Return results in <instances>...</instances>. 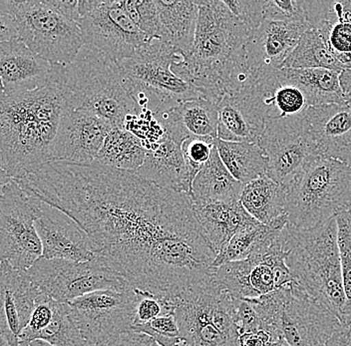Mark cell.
Listing matches in <instances>:
<instances>
[{"label": "cell", "instance_id": "6da1fadb", "mask_svg": "<svg viewBox=\"0 0 351 346\" xmlns=\"http://www.w3.org/2000/svg\"><path fill=\"white\" fill-rule=\"evenodd\" d=\"M16 182L70 217L134 290L175 301L212 279L217 253L185 193L96 163L49 162Z\"/></svg>", "mask_w": 351, "mask_h": 346}, {"label": "cell", "instance_id": "7a4b0ae2", "mask_svg": "<svg viewBox=\"0 0 351 346\" xmlns=\"http://www.w3.org/2000/svg\"><path fill=\"white\" fill-rule=\"evenodd\" d=\"M199 6L194 45L172 66L202 98L217 105L226 94L254 84L247 70L245 45L252 30L223 0H196Z\"/></svg>", "mask_w": 351, "mask_h": 346}, {"label": "cell", "instance_id": "3957f363", "mask_svg": "<svg viewBox=\"0 0 351 346\" xmlns=\"http://www.w3.org/2000/svg\"><path fill=\"white\" fill-rule=\"evenodd\" d=\"M66 109L51 75L40 88L0 96V167L11 178H23L51 162Z\"/></svg>", "mask_w": 351, "mask_h": 346}, {"label": "cell", "instance_id": "277c9868", "mask_svg": "<svg viewBox=\"0 0 351 346\" xmlns=\"http://www.w3.org/2000/svg\"><path fill=\"white\" fill-rule=\"evenodd\" d=\"M50 75L60 87L70 110L91 112L123 130L138 115L119 65L94 46L83 45L69 64H52Z\"/></svg>", "mask_w": 351, "mask_h": 346}, {"label": "cell", "instance_id": "5b68a950", "mask_svg": "<svg viewBox=\"0 0 351 346\" xmlns=\"http://www.w3.org/2000/svg\"><path fill=\"white\" fill-rule=\"evenodd\" d=\"M280 236L293 280L341 321L346 295L337 217L307 230L287 223Z\"/></svg>", "mask_w": 351, "mask_h": 346}, {"label": "cell", "instance_id": "8992f818", "mask_svg": "<svg viewBox=\"0 0 351 346\" xmlns=\"http://www.w3.org/2000/svg\"><path fill=\"white\" fill-rule=\"evenodd\" d=\"M351 205V168L322 155L311 158L287 188L285 214L296 229L328 222Z\"/></svg>", "mask_w": 351, "mask_h": 346}, {"label": "cell", "instance_id": "52a82bcc", "mask_svg": "<svg viewBox=\"0 0 351 346\" xmlns=\"http://www.w3.org/2000/svg\"><path fill=\"white\" fill-rule=\"evenodd\" d=\"M181 57L170 43L153 39L133 56L117 62L138 115L151 114L156 118L180 103L202 98L173 72V64Z\"/></svg>", "mask_w": 351, "mask_h": 346}, {"label": "cell", "instance_id": "ba28073f", "mask_svg": "<svg viewBox=\"0 0 351 346\" xmlns=\"http://www.w3.org/2000/svg\"><path fill=\"white\" fill-rule=\"evenodd\" d=\"M0 14L12 21L17 38L51 64H69L85 45L78 23L56 0H0Z\"/></svg>", "mask_w": 351, "mask_h": 346}, {"label": "cell", "instance_id": "9c48e42d", "mask_svg": "<svg viewBox=\"0 0 351 346\" xmlns=\"http://www.w3.org/2000/svg\"><path fill=\"white\" fill-rule=\"evenodd\" d=\"M180 334L189 346H240L234 299L214 282L175 299Z\"/></svg>", "mask_w": 351, "mask_h": 346}, {"label": "cell", "instance_id": "30bf717a", "mask_svg": "<svg viewBox=\"0 0 351 346\" xmlns=\"http://www.w3.org/2000/svg\"><path fill=\"white\" fill-rule=\"evenodd\" d=\"M40 200L25 192L14 179L0 187V260L26 271L43 257L35 229Z\"/></svg>", "mask_w": 351, "mask_h": 346}, {"label": "cell", "instance_id": "8fae6325", "mask_svg": "<svg viewBox=\"0 0 351 346\" xmlns=\"http://www.w3.org/2000/svg\"><path fill=\"white\" fill-rule=\"evenodd\" d=\"M26 273L41 293L64 304L93 291L131 288L126 280L98 258L75 262L41 257Z\"/></svg>", "mask_w": 351, "mask_h": 346}, {"label": "cell", "instance_id": "7c38bea8", "mask_svg": "<svg viewBox=\"0 0 351 346\" xmlns=\"http://www.w3.org/2000/svg\"><path fill=\"white\" fill-rule=\"evenodd\" d=\"M78 10L85 45L98 48L116 62L153 40L133 23L123 0H78Z\"/></svg>", "mask_w": 351, "mask_h": 346}, {"label": "cell", "instance_id": "4fadbf2b", "mask_svg": "<svg viewBox=\"0 0 351 346\" xmlns=\"http://www.w3.org/2000/svg\"><path fill=\"white\" fill-rule=\"evenodd\" d=\"M256 144L267 159L265 175L285 188L311 158L319 155L306 112L291 117L267 118Z\"/></svg>", "mask_w": 351, "mask_h": 346}, {"label": "cell", "instance_id": "5bb4252c", "mask_svg": "<svg viewBox=\"0 0 351 346\" xmlns=\"http://www.w3.org/2000/svg\"><path fill=\"white\" fill-rule=\"evenodd\" d=\"M276 334L291 346H324L341 324L295 280L276 291Z\"/></svg>", "mask_w": 351, "mask_h": 346}, {"label": "cell", "instance_id": "9a60e30c", "mask_svg": "<svg viewBox=\"0 0 351 346\" xmlns=\"http://www.w3.org/2000/svg\"><path fill=\"white\" fill-rule=\"evenodd\" d=\"M280 236L267 251L213 269L214 282L239 299H258L289 286L295 280Z\"/></svg>", "mask_w": 351, "mask_h": 346}, {"label": "cell", "instance_id": "2e32d148", "mask_svg": "<svg viewBox=\"0 0 351 346\" xmlns=\"http://www.w3.org/2000/svg\"><path fill=\"white\" fill-rule=\"evenodd\" d=\"M138 295L133 288L93 291L69 302L87 346H105L131 330Z\"/></svg>", "mask_w": 351, "mask_h": 346}, {"label": "cell", "instance_id": "e0dca14e", "mask_svg": "<svg viewBox=\"0 0 351 346\" xmlns=\"http://www.w3.org/2000/svg\"><path fill=\"white\" fill-rule=\"evenodd\" d=\"M278 86L280 82L274 75L249 88L223 95L216 105L219 139L258 143L265 121L273 116V97Z\"/></svg>", "mask_w": 351, "mask_h": 346}, {"label": "cell", "instance_id": "ac0fdd59", "mask_svg": "<svg viewBox=\"0 0 351 346\" xmlns=\"http://www.w3.org/2000/svg\"><path fill=\"white\" fill-rule=\"evenodd\" d=\"M309 28L306 21L265 19L252 30L245 45V60L254 84L278 74Z\"/></svg>", "mask_w": 351, "mask_h": 346}, {"label": "cell", "instance_id": "d6986e66", "mask_svg": "<svg viewBox=\"0 0 351 346\" xmlns=\"http://www.w3.org/2000/svg\"><path fill=\"white\" fill-rule=\"evenodd\" d=\"M114 127L85 110L66 109L61 119L51 162L93 164Z\"/></svg>", "mask_w": 351, "mask_h": 346}, {"label": "cell", "instance_id": "ffe728a7", "mask_svg": "<svg viewBox=\"0 0 351 346\" xmlns=\"http://www.w3.org/2000/svg\"><path fill=\"white\" fill-rule=\"evenodd\" d=\"M35 229L43 246V258L75 262L96 260L87 234L64 212L40 201Z\"/></svg>", "mask_w": 351, "mask_h": 346}, {"label": "cell", "instance_id": "44dd1931", "mask_svg": "<svg viewBox=\"0 0 351 346\" xmlns=\"http://www.w3.org/2000/svg\"><path fill=\"white\" fill-rule=\"evenodd\" d=\"M39 291L26 271L0 260V335L8 345L19 346Z\"/></svg>", "mask_w": 351, "mask_h": 346}, {"label": "cell", "instance_id": "7402d4cb", "mask_svg": "<svg viewBox=\"0 0 351 346\" xmlns=\"http://www.w3.org/2000/svg\"><path fill=\"white\" fill-rule=\"evenodd\" d=\"M306 118L319 155L351 168V107L337 104L308 107Z\"/></svg>", "mask_w": 351, "mask_h": 346}, {"label": "cell", "instance_id": "603a6c76", "mask_svg": "<svg viewBox=\"0 0 351 346\" xmlns=\"http://www.w3.org/2000/svg\"><path fill=\"white\" fill-rule=\"evenodd\" d=\"M52 64L19 38L0 43V78L4 94L23 93L48 82Z\"/></svg>", "mask_w": 351, "mask_h": 346}, {"label": "cell", "instance_id": "cb8c5ba5", "mask_svg": "<svg viewBox=\"0 0 351 346\" xmlns=\"http://www.w3.org/2000/svg\"><path fill=\"white\" fill-rule=\"evenodd\" d=\"M156 119L166 134L181 145L189 138H218V109L205 98L180 103Z\"/></svg>", "mask_w": 351, "mask_h": 346}, {"label": "cell", "instance_id": "d4e9b609", "mask_svg": "<svg viewBox=\"0 0 351 346\" xmlns=\"http://www.w3.org/2000/svg\"><path fill=\"white\" fill-rule=\"evenodd\" d=\"M192 207L206 240L217 255L241 230L261 223L245 211L241 201L197 203Z\"/></svg>", "mask_w": 351, "mask_h": 346}, {"label": "cell", "instance_id": "484cf974", "mask_svg": "<svg viewBox=\"0 0 351 346\" xmlns=\"http://www.w3.org/2000/svg\"><path fill=\"white\" fill-rule=\"evenodd\" d=\"M134 173L165 189L191 193L182 145L168 134L147 152L144 163Z\"/></svg>", "mask_w": 351, "mask_h": 346}, {"label": "cell", "instance_id": "4316f807", "mask_svg": "<svg viewBox=\"0 0 351 346\" xmlns=\"http://www.w3.org/2000/svg\"><path fill=\"white\" fill-rule=\"evenodd\" d=\"M339 76V72L320 68H282L276 74L280 85H293L304 93L308 107L346 105L340 89Z\"/></svg>", "mask_w": 351, "mask_h": 346}, {"label": "cell", "instance_id": "83f0119b", "mask_svg": "<svg viewBox=\"0 0 351 346\" xmlns=\"http://www.w3.org/2000/svg\"><path fill=\"white\" fill-rule=\"evenodd\" d=\"M163 36L181 56L190 53L194 45L199 6L196 0H156Z\"/></svg>", "mask_w": 351, "mask_h": 346}, {"label": "cell", "instance_id": "f1b7e54d", "mask_svg": "<svg viewBox=\"0 0 351 346\" xmlns=\"http://www.w3.org/2000/svg\"><path fill=\"white\" fill-rule=\"evenodd\" d=\"M243 188L223 165L215 146L208 163L193 182L189 197L192 205L240 201Z\"/></svg>", "mask_w": 351, "mask_h": 346}, {"label": "cell", "instance_id": "f546056e", "mask_svg": "<svg viewBox=\"0 0 351 346\" xmlns=\"http://www.w3.org/2000/svg\"><path fill=\"white\" fill-rule=\"evenodd\" d=\"M287 223V214H282L267 225L258 223L241 230L219 249L213 262V269L229 262L247 260L254 254L267 251L276 242Z\"/></svg>", "mask_w": 351, "mask_h": 346}, {"label": "cell", "instance_id": "4dcf8cb0", "mask_svg": "<svg viewBox=\"0 0 351 346\" xmlns=\"http://www.w3.org/2000/svg\"><path fill=\"white\" fill-rule=\"evenodd\" d=\"M240 201L252 218L267 225L285 214L287 188L263 175L243 185Z\"/></svg>", "mask_w": 351, "mask_h": 346}, {"label": "cell", "instance_id": "1f68e13d", "mask_svg": "<svg viewBox=\"0 0 351 346\" xmlns=\"http://www.w3.org/2000/svg\"><path fill=\"white\" fill-rule=\"evenodd\" d=\"M215 146L230 175L243 185L267 173V159L258 144L225 141L217 138Z\"/></svg>", "mask_w": 351, "mask_h": 346}, {"label": "cell", "instance_id": "d6a6232c", "mask_svg": "<svg viewBox=\"0 0 351 346\" xmlns=\"http://www.w3.org/2000/svg\"><path fill=\"white\" fill-rule=\"evenodd\" d=\"M147 152L146 147L135 135L123 129L113 128L107 135L94 163L136 172L144 163Z\"/></svg>", "mask_w": 351, "mask_h": 346}, {"label": "cell", "instance_id": "836d02e7", "mask_svg": "<svg viewBox=\"0 0 351 346\" xmlns=\"http://www.w3.org/2000/svg\"><path fill=\"white\" fill-rule=\"evenodd\" d=\"M282 68H320L332 70L339 73L346 67L331 53L322 35L318 34L317 30L309 28L302 35L295 49L285 61Z\"/></svg>", "mask_w": 351, "mask_h": 346}, {"label": "cell", "instance_id": "e575fe53", "mask_svg": "<svg viewBox=\"0 0 351 346\" xmlns=\"http://www.w3.org/2000/svg\"><path fill=\"white\" fill-rule=\"evenodd\" d=\"M36 341L51 346H87L74 321L69 304L56 301L51 321L35 335L34 341Z\"/></svg>", "mask_w": 351, "mask_h": 346}, {"label": "cell", "instance_id": "d590c367", "mask_svg": "<svg viewBox=\"0 0 351 346\" xmlns=\"http://www.w3.org/2000/svg\"><path fill=\"white\" fill-rule=\"evenodd\" d=\"M337 242L341 260L346 306L340 323L351 328V205L337 216Z\"/></svg>", "mask_w": 351, "mask_h": 346}, {"label": "cell", "instance_id": "8d00e7d4", "mask_svg": "<svg viewBox=\"0 0 351 346\" xmlns=\"http://www.w3.org/2000/svg\"><path fill=\"white\" fill-rule=\"evenodd\" d=\"M123 5L143 34L162 40L163 32L156 0H123Z\"/></svg>", "mask_w": 351, "mask_h": 346}, {"label": "cell", "instance_id": "74e56055", "mask_svg": "<svg viewBox=\"0 0 351 346\" xmlns=\"http://www.w3.org/2000/svg\"><path fill=\"white\" fill-rule=\"evenodd\" d=\"M326 46L335 58L346 68H351V23H322L315 26Z\"/></svg>", "mask_w": 351, "mask_h": 346}, {"label": "cell", "instance_id": "f35d334b", "mask_svg": "<svg viewBox=\"0 0 351 346\" xmlns=\"http://www.w3.org/2000/svg\"><path fill=\"white\" fill-rule=\"evenodd\" d=\"M131 330L149 335L161 346H189L180 334L174 313L161 315L149 323L132 326Z\"/></svg>", "mask_w": 351, "mask_h": 346}, {"label": "cell", "instance_id": "ab89813d", "mask_svg": "<svg viewBox=\"0 0 351 346\" xmlns=\"http://www.w3.org/2000/svg\"><path fill=\"white\" fill-rule=\"evenodd\" d=\"M216 139L210 137H194L189 138L182 143V152L185 159L186 174H188L191 189L197 175L202 169L205 167L210 160Z\"/></svg>", "mask_w": 351, "mask_h": 346}, {"label": "cell", "instance_id": "60d3db41", "mask_svg": "<svg viewBox=\"0 0 351 346\" xmlns=\"http://www.w3.org/2000/svg\"><path fill=\"white\" fill-rule=\"evenodd\" d=\"M273 105V117H291V116L300 115L308 108L304 93L293 85L280 84L274 91Z\"/></svg>", "mask_w": 351, "mask_h": 346}, {"label": "cell", "instance_id": "b9f144b4", "mask_svg": "<svg viewBox=\"0 0 351 346\" xmlns=\"http://www.w3.org/2000/svg\"><path fill=\"white\" fill-rule=\"evenodd\" d=\"M135 291L137 293L138 301L134 325L147 323L161 315L174 313L175 301L161 299L151 293H142L137 290Z\"/></svg>", "mask_w": 351, "mask_h": 346}, {"label": "cell", "instance_id": "7bdbcfd3", "mask_svg": "<svg viewBox=\"0 0 351 346\" xmlns=\"http://www.w3.org/2000/svg\"><path fill=\"white\" fill-rule=\"evenodd\" d=\"M265 19L276 21H306L302 0H265Z\"/></svg>", "mask_w": 351, "mask_h": 346}, {"label": "cell", "instance_id": "ee69618b", "mask_svg": "<svg viewBox=\"0 0 351 346\" xmlns=\"http://www.w3.org/2000/svg\"><path fill=\"white\" fill-rule=\"evenodd\" d=\"M234 16L247 26L251 30L258 27L265 21V0L251 1V0H223Z\"/></svg>", "mask_w": 351, "mask_h": 346}, {"label": "cell", "instance_id": "f6af8a7d", "mask_svg": "<svg viewBox=\"0 0 351 346\" xmlns=\"http://www.w3.org/2000/svg\"><path fill=\"white\" fill-rule=\"evenodd\" d=\"M234 323L240 335L262 330L260 319L249 299H234Z\"/></svg>", "mask_w": 351, "mask_h": 346}, {"label": "cell", "instance_id": "bcb514c9", "mask_svg": "<svg viewBox=\"0 0 351 346\" xmlns=\"http://www.w3.org/2000/svg\"><path fill=\"white\" fill-rule=\"evenodd\" d=\"M105 346H161L152 337L139 332H124Z\"/></svg>", "mask_w": 351, "mask_h": 346}, {"label": "cell", "instance_id": "7dc6e473", "mask_svg": "<svg viewBox=\"0 0 351 346\" xmlns=\"http://www.w3.org/2000/svg\"><path fill=\"white\" fill-rule=\"evenodd\" d=\"M276 341L273 335L265 330L240 335V346H271Z\"/></svg>", "mask_w": 351, "mask_h": 346}, {"label": "cell", "instance_id": "c3c4849f", "mask_svg": "<svg viewBox=\"0 0 351 346\" xmlns=\"http://www.w3.org/2000/svg\"><path fill=\"white\" fill-rule=\"evenodd\" d=\"M14 38H17V34L12 21L0 14V43Z\"/></svg>", "mask_w": 351, "mask_h": 346}, {"label": "cell", "instance_id": "681fc988", "mask_svg": "<svg viewBox=\"0 0 351 346\" xmlns=\"http://www.w3.org/2000/svg\"><path fill=\"white\" fill-rule=\"evenodd\" d=\"M339 81L342 95L346 102V99L351 93V68H344L341 72H339Z\"/></svg>", "mask_w": 351, "mask_h": 346}, {"label": "cell", "instance_id": "f907efd6", "mask_svg": "<svg viewBox=\"0 0 351 346\" xmlns=\"http://www.w3.org/2000/svg\"><path fill=\"white\" fill-rule=\"evenodd\" d=\"M11 180H12V178H11L10 175H8L3 169L0 167V187L10 183Z\"/></svg>", "mask_w": 351, "mask_h": 346}, {"label": "cell", "instance_id": "816d5d0a", "mask_svg": "<svg viewBox=\"0 0 351 346\" xmlns=\"http://www.w3.org/2000/svg\"><path fill=\"white\" fill-rule=\"evenodd\" d=\"M271 346H291L289 345V343H287V341H285V339H280V341H276V343H274L273 345Z\"/></svg>", "mask_w": 351, "mask_h": 346}, {"label": "cell", "instance_id": "f5cc1de1", "mask_svg": "<svg viewBox=\"0 0 351 346\" xmlns=\"http://www.w3.org/2000/svg\"><path fill=\"white\" fill-rule=\"evenodd\" d=\"M29 346H51V345H48V343H43V341H33V343H30Z\"/></svg>", "mask_w": 351, "mask_h": 346}, {"label": "cell", "instance_id": "db71d44e", "mask_svg": "<svg viewBox=\"0 0 351 346\" xmlns=\"http://www.w3.org/2000/svg\"><path fill=\"white\" fill-rule=\"evenodd\" d=\"M0 346H10L1 335H0Z\"/></svg>", "mask_w": 351, "mask_h": 346}, {"label": "cell", "instance_id": "11a10c76", "mask_svg": "<svg viewBox=\"0 0 351 346\" xmlns=\"http://www.w3.org/2000/svg\"><path fill=\"white\" fill-rule=\"evenodd\" d=\"M3 93V86H2L1 78H0V96H1Z\"/></svg>", "mask_w": 351, "mask_h": 346}, {"label": "cell", "instance_id": "9f6ffc18", "mask_svg": "<svg viewBox=\"0 0 351 346\" xmlns=\"http://www.w3.org/2000/svg\"><path fill=\"white\" fill-rule=\"evenodd\" d=\"M346 105L351 107V93L348 96V99H346Z\"/></svg>", "mask_w": 351, "mask_h": 346}]
</instances>
